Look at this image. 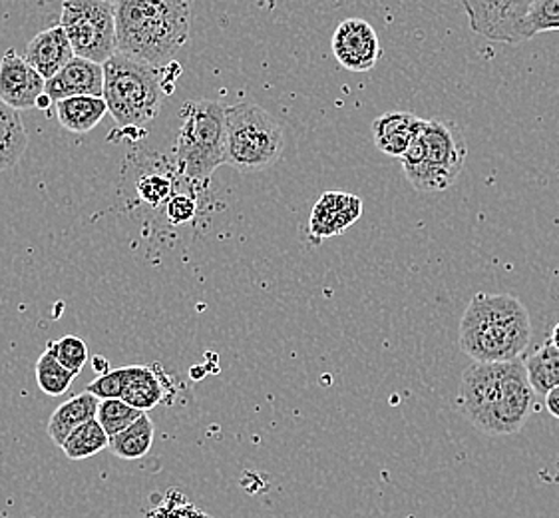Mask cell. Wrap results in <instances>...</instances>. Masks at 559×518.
I'll list each match as a JSON object with an SVG mask.
<instances>
[{
	"label": "cell",
	"instance_id": "cell-22",
	"mask_svg": "<svg viewBox=\"0 0 559 518\" xmlns=\"http://www.w3.org/2000/svg\"><path fill=\"white\" fill-rule=\"evenodd\" d=\"M108 445H110L108 433L102 428L98 419H92L68 437L67 443L62 445V451L68 459L82 461V459H90L104 449H108Z\"/></svg>",
	"mask_w": 559,
	"mask_h": 518
},
{
	"label": "cell",
	"instance_id": "cell-26",
	"mask_svg": "<svg viewBox=\"0 0 559 518\" xmlns=\"http://www.w3.org/2000/svg\"><path fill=\"white\" fill-rule=\"evenodd\" d=\"M549 31H559V0H534L524 23L526 40Z\"/></svg>",
	"mask_w": 559,
	"mask_h": 518
},
{
	"label": "cell",
	"instance_id": "cell-16",
	"mask_svg": "<svg viewBox=\"0 0 559 518\" xmlns=\"http://www.w3.org/2000/svg\"><path fill=\"white\" fill-rule=\"evenodd\" d=\"M98 407H100V399L96 395L88 393V391L68 399L62 405L58 407L50 421H48V427H46L48 437L62 449V445L67 443L68 437L76 428L82 427L84 423H88L92 419H96Z\"/></svg>",
	"mask_w": 559,
	"mask_h": 518
},
{
	"label": "cell",
	"instance_id": "cell-14",
	"mask_svg": "<svg viewBox=\"0 0 559 518\" xmlns=\"http://www.w3.org/2000/svg\"><path fill=\"white\" fill-rule=\"evenodd\" d=\"M74 57H76L74 48L70 45L67 33L60 24L36 34L26 45V52H24L28 64L36 72H40V76L45 80L57 76L58 72Z\"/></svg>",
	"mask_w": 559,
	"mask_h": 518
},
{
	"label": "cell",
	"instance_id": "cell-8",
	"mask_svg": "<svg viewBox=\"0 0 559 518\" xmlns=\"http://www.w3.org/2000/svg\"><path fill=\"white\" fill-rule=\"evenodd\" d=\"M60 26L76 57L104 64L118 52L116 0H62Z\"/></svg>",
	"mask_w": 559,
	"mask_h": 518
},
{
	"label": "cell",
	"instance_id": "cell-32",
	"mask_svg": "<svg viewBox=\"0 0 559 518\" xmlns=\"http://www.w3.org/2000/svg\"><path fill=\"white\" fill-rule=\"evenodd\" d=\"M52 104H55V102H52V98L45 92V94L38 98V102H36V108H38V110H48Z\"/></svg>",
	"mask_w": 559,
	"mask_h": 518
},
{
	"label": "cell",
	"instance_id": "cell-7",
	"mask_svg": "<svg viewBox=\"0 0 559 518\" xmlns=\"http://www.w3.org/2000/svg\"><path fill=\"white\" fill-rule=\"evenodd\" d=\"M225 108L215 101H188L181 106L176 162L188 180L207 181L225 164Z\"/></svg>",
	"mask_w": 559,
	"mask_h": 518
},
{
	"label": "cell",
	"instance_id": "cell-28",
	"mask_svg": "<svg viewBox=\"0 0 559 518\" xmlns=\"http://www.w3.org/2000/svg\"><path fill=\"white\" fill-rule=\"evenodd\" d=\"M123 381H126V367H120V369H114V372L96 377L92 384H88L86 391L96 395L100 401L122 399Z\"/></svg>",
	"mask_w": 559,
	"mask_h": 518
},
{
	"label": "cell",
	"instance_id": "cell-15",
	"mask_svg": "<svg viewBox=\"0 0 559 518\" xmlns=\"http://www.w3.org/2000/svg\"><path fill=\"white\" fill-rule=\"evenodd\" d=\"M425 120L411 113H386L379 116L370 130L374 144L386 156L403 158L406 150L411 148L416 136L420 134V128Z\"/></svg>",
	"mask_w": 559,
	"mask_h": 518
},
{
	"label": "cell",
	"instance_id": "cell-2",
	"mask_svg": "<svg viewBox=\"0 0 559 518\" xmlns=\"http://www.w3.org/2000/svg\"><path fill=\"white\" fill-rule=\"evenodd\" d=\"M118 52L168 67L190 38L188 0H116Z\"/></svg>",
	"mask_w": 559,
	"mask_h": 518
},
{
	"label": "cell",
	"instance_id": "cell-12",
	"mask_svg": "<svg viewBox=\"0 0 559 518\" xmlns=\"http://www.w3.org/2000/svg\"><path fill=\"white\" fill-rule=\"evenodd\" d=\"M46 94L55 104L74 96H104V64L74 57L57 76L46 80Z\"/></svg>",
	"mask_w": 559,
	"mask_h": 518
},
{
	"label": "cell",
	"instance_id": "cell-20",
	"mask_svg": "<svg viewBox=\"0 0 559 518\" xmlns=\"http://www.w3.org/2000/svg\"><path fill=\"white\" fill-rule=\"evenodd\" d=\"M154 445V423L146 413L130 427L110 437L108 449L123 461H135L146 457Z\"/></svg>",
	"mask_w": 559,
	"mask_h": 518
},
{
	"label": "cell",
	"instance_id": "cell-25",
	"mask_svg": "<svg viewBox=\"0 0 559 518\" xmlns=\"http://www.w3.org/2000/svg\"><path fill=\"white\" fill-rule=\"evenodd\" d=\"M46 351H50L57 357L68 372L74 373L79 377L86 361H88V348L84 339L76 338V335H67V338L50 341L46 345Z\"/></svg>",
	"mask_w": 559,
	"mask_h": 518
},
{
	"label": "cell",
	"instance_id": "cell-24",
	"mask_svg": "<svg viewBox=\"0 0 559 518\" xmlns=\"http://www.w3.org/2000/svg\"><path fill=\"white\" fill-rule=\"evenodd\" d=\"M142 415H144V411L128 405L122 399H106V401H100L96 419L102 428L108 433V437H114L130 427Z\"/></svg>",
	"mask_w": 559,
	"mask_h": 518
},
{
	"label": "cell",
	"instance_id": "cell-17",
	"mask_svg": "<svg viewBox=\"0 0 559 518\" xmlns=\"http://www.w3.org/2000/svg\"><path fill=\"white\" fill-rule=\"evenodd\" d=\"M106 114L108 104L104 96H74L57 104L58 122L72 134H88Z\"/></svg>",
	"mask_w": 559,
	"mask_h": 518
},
{
	"label": "cell",
	"instance_id": "cell-31",
	"mask_svg": "<svg viewBox=\"0 0 559 518\" xmlns=\"http://www.w3.org/2000/svg\"><path fill=\"white\" fill-rule=\"evenodd\" d=\"M92 369L94 373L100 377V375H106V373H110V367H108V360L104 357V355H94L92 357Z\"/></svg>",
	"mask_w": 559,
	"mask_h": 518
},
{
	"label": "cell",
	"instance_id": "cell-33",
	"mask_svg": "<svg viewBox=\"0 0 559 518\" xmlns=\"http://www.w3.org/2000/svg\"><path fill=\"white\" fill-rule=\"evenodd\" d=\"M549 341L556 345L559 350V323L558 326L554 327V331H551V338H549Z\"/></svg>",
	"mask_w": 559,
	"mask_h": 518
},
{
	"label": "cell",
	"instance_id": "cell-11",
	"mask_svg": "<svg viewBox=\"0 0 559 518\" xmlns=\"http://www.w3.org/2000/svg\"><path fill=\"white\" fill-rule=\"evenodd\" d=\"M46 92V80L16 50H7L0 60V101L12 110H31Z\"/></svg>",
	"mask_w": 559,
	"mask_h": 518
},
{
	"label": "cell",
	"instance_id": "cell-27",
	"mask_svg": "<svg viewBox=\"0 0 559 518\" xmlns=\"http://www.w3.org/2000/svg\"><path fill=\"white\" fill-rule=\"evenodd\" d=\"M138 193L142 198V202L150 203V205H162L168 203L174 196V186L171 181L162 176V174H147L144 176L140 184H138Z\"/></svg>",
	"mask_w": 559,
	"mask_h": 518
},
{
	"label": "cell",
	"instance_id": "cell-13",
	"mask_svg": "<svg viewBox=\"0 0 559 518\" xmlns=\"http://www.w3.org/2000/svg\"><path fill=\"white\" fill-rule=\"evenodd\" d=\"M362 212L360 198L348 193L329 192L321 196L314 205L309 234L319 242V237L343 234L353 222H357Z\"/></svg>",
	"mask_w": 559,
	"mask_h": 518
},
{
	"label": "cell",
	"instance_id": "cell-6",
	"mask_svg": "<svg viewBox=\"0 0 559 518\" xmlns=\"http://www.w3.org/2000/svg\"><path fill=\"white\" fill-rule=\"evenodd\" d=\"M285 148L280 122L253 102L225 108V164L241 174L263 172L277 164Z\"/></svg>",
	"mask_w": 559,
	"mask_h": 518
},
{
	"label": "cell",
	"instance_id": "cell-1",
	"mask_svg": "<svg viewBox=\"0 0 559 518\" xmlns=\"http://www.w3.org/2000/svg\"><path fill=\"white\" fill-rule=\"evenodd\" d=\"M536 391L522 360L472 363L462 373L459 407L462 417L490 437L520 433L532 415Z\"/></svg>",
	"mask_w": 559,
	"mask_h": 518
},
{
	"label": "cell",
	"instance_id": "cell-10",
	"mask_svg": "<svg viewBox=\"0 0 559 518\" xmlns=\"http://www.w3.org/2000/svg\"><path fill=\"white\" fill-rule=\"evenodd\" d=\"M331 46L336 62L350 72H369L382 57L379 34L362 19H347L338 24Z\"/></svg>",
	"mask_w": 559,
	"mask_h": 518
},
{
	"label": "cell",
	"instance_id": "cell-3",
	"mask_svg": "<svg viewBox=\"0 0 559 518\" xmlns=\"http://www.w3.org/2000/svg\"><path fill=\"white\" fill-rule=\"evenodd\" d=\"M530 341V311L510 293H476L460 321V350L476 363L520 360Z\"/></svg>",
	"mask_w": 559,
	"mask_h": 518
},
{
	"label": "cell",
	"instance_id": "cell-19",
	"mask_svg": "<svg viewBox=\"0 0 559 518\" xmlns=\"http://www.w3.org/2000/svg\"><path fill=\"white\" fill-rule=\"evenodd\" d=\"M28 148V134L24 130L21 114L0 101V172L16 166Z\"/></svg>",
	"mask_w": 559,
	"mask_h": 518
},
{
	"label": "cell",
	"instance_id": "cell-29",
	"mask_svg": "<svg viewBox=\"0 0 559 518\" xmlns=\"http://www.w3.org/2000/svg\"><path fill=\"white\" fill-rule=\"evenodd\" d=\"M166 212H168L169 222L174 224H188L191 217L195 215V202L179 193V196H171L168 205H166Z\"/></svg>",
	"mask_w": 559,
	"mask_h": 518
},
{
	"label": "cell",
	"instance_id": "cell-5",
	"mask_svg": "<svg viewBox=\"0 0 559 518\" xmlns=\"http://www.w3.org/2000/svg\"><path fill=\"white\" fill-rule=\"evenodd\" d=\"M468 148L456 125L447 120H425L403 158L404 176L414 190L425 193L444 192L460 172Z\"/></svg>",
	"mask_w": 559,
	"mask_h": 518
},
{
	"label": "cell",
	"instance_id": "cell-18",
	"mask_svg": "<svg viewBox=\"0 0 559 518\" xmlns=\"http://www.w3.org/2000/svg\"><path fill=\"white\" fill-rule=\"evenodd\" d=\"M122 401L140 411H150L164 401V387L156 373L146 365L126 367Z\"/></svg>",
	"mask_w": 559,
	"mask_h": 518
},
{
	"label": "cell",
	"instance_id": "cell-21",
	"mask_svg": "<svg viewBox=\"0 0 559 518\" xmlns=\"http://www.w3.org/2000/svg\"><path fill=\"white\" fill-rule=\"evenodd\" d=\"M524 363L527 379L536 395H548L551 389L559 387V350L549 339Z\"/></svg>",
	"mask_w": 559,
	"mask_h": 518
},
{
	"label": "cell",
	"instance_id": "cell-4",
	"mask_svg": "<svg viewBox=\"0 0 559 518\" xmlns=\"http://www.w3.org/2000/svg\"><path fill=\"white\" fill-rule=\"evenodd\" d=\"M162 68L120 52L104 62V101L123 130L150 125L162 110Z\"/></svg>",
	"mask_w": 559,
	"mask_h": 518
},
{
	"label": "cell",
	"instance_id": "cell-23",
	"mask_svg": "<svg viewBox=\"0 0 559 518\" xmlns=\"http://www.w3.org/2000/svg\"><path fill=\"white\" fill-rule=\"evenodd\" d=\"M76 379V375L68 372L67 367L50 353L45 351L36 361V384L48 397L67 393Z\"/></svg>",
	"mask_w": 559,
	"mask_h": 518
},
{
	"label": "cell",
	"instance_id": "cell-9",
	"mask_svg": "<svg viewBox=\"0 0 559 518\" xmlns=\"http://www.w3.org/2000/svg\"><path fill=\"white\" fill-rule=\"evenodd\" d=\"M534 0H462L476 34L492 43L520 45L526 40L524 23Z\"/></svg>",
	"mask_w": 559,
	"mask_h": 518
},
{
	"label": "cell",
	"instance_id": "cell-30",
	"mask_svg": "<svg viewBox=\"0 0 559 518\" xmlns=\"http://www.w3.org/2000/svg\"><path fill=\"white\" fill-rule=\"evenodd\" d=\"M544 397H546V409H548L549 415L559 419V387L551 389V391H549L548 395H544Z\"/></svg>",
	"mask_w": 559,
	"mask_h": 518
}]
</instances>
